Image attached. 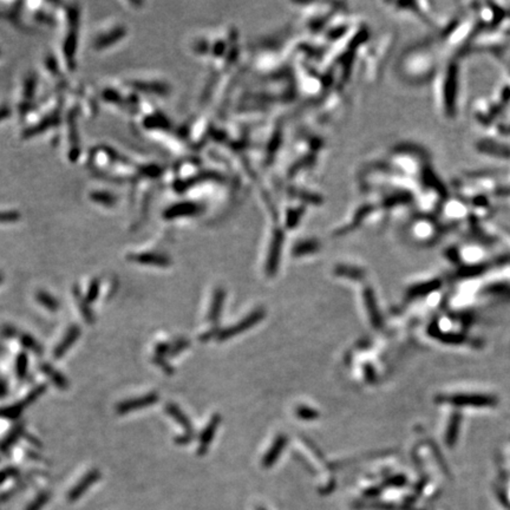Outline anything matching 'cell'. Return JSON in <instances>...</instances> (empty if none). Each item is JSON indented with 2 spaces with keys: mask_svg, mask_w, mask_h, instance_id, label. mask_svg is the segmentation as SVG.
I'll list each match as a JSON object with an SVG mask.
<instances>
[{
  "mask_svg": "<svg viewBox=\"0 0 510 510\" xmlns=\"http://www.w3.org/2000/svg\"><path fill=\"white\" fill-rule=\"evenodd\" d=\"M220 424V416L215 415L214 417L210 419L209 423L207 424V426L204 427V430L202 431V435L200 437V447H198V453L200 455H203L206 453L208 448H209L210 443H212L214 438V433L218 430Z\"/></svg>",
  "mask_w": 510,
  "mask_h": 510,
  "instance_id": "ba28073f",
  "label": "cell"
},
{
  "mask_svg": "<svg viewBox=\"0 0 510 510\" xmlns=\"http://www.w3.org/2000/svg\"><path fill=\"white\" fill-rule=\"evenodd\" d=\"M439 285H441L439 281L435 280V281H430V283H422V285H418V286H413L412 288L410 289L409 294L411 295V297H422V295L429 294L430 292L437 289Z\"/></svg>",
  "mask_w": 510,
  "mask_h": 510,
  "instance_id": "ac0fdd59",
  "label": "cell"
},
{
  "mask_svg": "<svg viewBox=\"0 0 510 510\" xmlns=\"http://www.w3.org/2000/svg\"><path fill=\"white\" fill-rule=\"evenodd\" d=\"M90 198L96 203L108 207L113 206L116 202V198L109 192H93L90 194Z\"/></svg>",
  "mask_w": 510,
  "mask_h": 510,
  "instance_id": "ffe728a7",
  "label": "cell"
},
{
  "mask_svg": "<svg viewBox=\"0 0 510 510\" xmlns=\"http://www.w3.org/2000/svg\"><path fill=\"white\" fill-rule=\"evenodd\" d=\"M297 415L299 418L307 419V421H311V419H314L318 417V412H316L315 410L311 409V407H307V406L299 407V409L297 410Z\"/></svg>",
  "mask_w": 510,
  "mask_h": 510,
  "instance_id": "4316f807",
  "label": "cell"
},
{
  "mask_svg": "<svg viewBox=\"0 0 510 510\" xmlns=\"http://www.w3.org/2000/svg\"><path fill=\"white\" fill-rule=\"evenodd\" d=\"M56 122H57V117H56V116L46 117V118L44 119V121H42V123H39V124L37 125V127H33V128L28 129V130L26 131L25 135L28 137V136H33V135L39 134V133H38V131H42V130H44V129H46V128H48V129L51 128L52 125L56 124Z\"/></svg>",
  "mask_w": 510,
  "mask_h": 510,
  "instance_id": "44dd1931",
  "label": "cell"
},
{
  "mask_svg": "<svg viewBox=\"0 0 510 510\" xmlns=\"http://www.w3.org/2000/svg\"><path fill=\"white\" fill-rule=\"evenodd\" d=\"M364 301L366 305V309L368 311V315H370L371 322L374 327H380L382 326V316H380L379 310H378L376 298H374L373 292L371 288H365L364 289Z\"/></svg>",
  "mask_w": 510,
  "mask_h": 510,
  "instance_id": "9c48e42d",
  "label": "cell"
},
{
  "mask_svg": "<svg viewBox=\"0 0 510 510\" xmlns=\"http://www.w3.org/2000/svg\"><path fill=\"white\" fill-rule=\"evenodd\" d=\"M73 294H75V298L76 300H77V305H78V309L79 311H81L82 315H83V318L86 320L89 324H92L93 320H95V316H93V313L91 309L89 307V303L86 301V299H85V297L83 298L81 295V292H79V289L76 287L75 289H73Z\"/></svg>",
  "mask_w": 510,
  "mask_h": 510,
  "instance_id": "2e32d148",
  "label": "cell"
},
{
  "mask_svg": "<svg viewBox=\"0 0 510 510\" xmlns=\"http://www.w3.org/2000/svg\"><path fill=\"white\" fill-rule=\"evenodd\" d=\"M36 299L42 306L48 309L49 311H52V312H55V311L59 309V303H58V300H56V299L52 297L51 294H49V293L44 291L37 292Z\"/></svg>",
  "mask_w": 510,
  "mask_h": 510,
  "instance_id": "d6986e66",
  "label": "cell"
},
{
  "mask_svg": "<svg viewBox=\"0 0 510 510\" xmlns=\"http://www.w3.org/2000/svg\"><path fill=\"white\" fill-rule=\"evenodd\" d=\"M502 202L510 204V169L503 174L502 182Z\"/></svg>",
  "mask_w": 510,
  "mask_h": 510,
  "instance_id": "484cf974",
  "label": "cell"
},
{
  "mask_svg": "<svg viewBox=\"0 0 510 510\" xmlns=\"http://www.w3.org/2000/svg\"><path fill=\"white\" fill-rule=\"evenodd\" d=\"M34 85H36L34 78H31L30 81H28V83L26 84V91H25V93H26V96H28V97H31V96H32V92H33V90H34Z\"/></svg>",
  "mask_w": 510,
  "mask_h": 510,
  "instance_id": "4dcf8cb0",
  "label": "cell"
},
{
  "mask_svg": "<svg viewBox=\"0 0 510 510\" xmlns=\"http://www.w3.org/2000/svg\"><path fill=\"white\" fill-rule=\"evenodd\" d=\"M474 149L481 157L510 164V139L483 134L475 141Z\"/></svg>",
  "mask_w": 510,
  "mask_h": 510,
  "instance_id": "3957f363",
  "label": "cell"
},
{
  "mask_svg": "<svg viewBox=\"0 0 510 510\" xmlns=\"http://www.w3.org/2000/svg\"><path fill=\"white\" fill-rule=\"evenodd\" d=\"M286 444H287V438L285 437V436H279V437L275 439V442L273 443V445H272V448L268 450V453H266V456L263 457V459H262L263 467L265 468L272 467V465L277 462V459L279 458L281 451L285 449Z\"/></svg>",
  "mask_w": 510,
  "mask_h": 510,
  "instance_id": "30bf717a",
  "label": "cell"
},
{
  "mask_svg": "<svg viewBox=\"0 0 510 510\" xmlns=\"http://www.w3.org/2000/svg\"><path fill=\"white\" fill-rule=\"evenodd\" d=\"M40 368H42V371L44 372V373H45L46 376L50 378V380H51V382L54 383L58 389H60V390L67 389V386H69L67 379L60 373V372L55 370L54 366H51L50 364H46L45 363V364H42Z\"/></svg>",
  "mask_w": 510,
  "mask_h": 510,
  "instance_id": "5bb4252c",
  "label": "cell"
},
{
  "mask_svg": "<svg viewBox=\"0 0 510 510\" xmlns=\"http://www.w3.org/2000/svg\"><path fill=\"white\" fill-rule=\"evenodd\" d=\"M166 410H167V412H168L169 415L171 416V417L174 418L175 421H176L177 423L180 424L187 432H189L190 435H192L193 433L192 423H190V421L187 418V416L182 412V410L178 409L177 405H175V404H172V403L167 404Z\"/></svg>",
  "mask_w": 510,
  "mask_h": 510,
  "instance_id": "4fadbf2b",
  "label": "cell"
},
{
  "mask_svg": "<svg viewBox=\"0 0 510 510\" xmlns=\"http://www.w3.org/2000/svg\"><path fill=\"white\" fill-rule=\"evenodd\" d=\"M157 400H158V395L155 394V392H151V394L142 396V397H140V398H135V399H128L125 401H122V403H119L118 405H117L116 410H117V412L121 413V415H124V413L136 411V410H141V409H144V407L150 406V405H152V404L156 403Z\"/></svg>",
  "mask_w": 510,
  "mask_h": 510,
  "instance_id": "5b68a950",
  "label": "cell"
},
{
  "mask_svg": "<svg viewBox=\"0 0 510 510\" xmlns=\"http://www.w3.org/2000/svg\"><path fill=\"white\" fill-rule=\"evenodd\" d=\"M20 219V214L14 210L10 212H0V222H16Z\"/></svg>",
  "mask_w": 510,
  "mask_h": 510,
  "instance_id": "f1b7e54d",
  "label": "cell"
},
{
  "mask_svg": "<svg viewBox=\"0 0 510 510\" xmlns=\"http://www.w3.org/2000/svg\"><path fill=\"white\" fill-rule=\"evenodd\" d=\"M196 210H198V208H196L195 204L190 203V202H182V203H177L175 206L168 208L164 212V216H166V219H175L178 218V216L192 215Z\"/></svg>",
  "mask_w": 510,
  "mask_h": 510,
  "instance_id": "7c38bea8",
  "label": "cell"
},
{
  "mask_svg": "<svg viewBox=\"0 0 510 510\" xmlns=\"http://www.w3.org/2000/svg\"><path fill=\"white\" fill-rule=\"evenodd\" d=\"M20 432H22V427H16V429L13 430L12 432H11V435L8 436V437L5 439L4 442H2V444L5 445V447H8V445H12L14 442L17 441V438H18V435H20Z\"/></svg>",
  "mask_w": 510,
  "mask_h": 510,
  "instance_id": "f546056e",
  "label": "cell"
},
{
  "mask_svg": "<svg viewBox=\"0 0 510 510\" xmlns=\"http://www.w3.org/2000/svg\"><path fill=\"white\" fill-rule=\"evenodd\" d=\"M263 315H265V312H263L262 310L253 311V312H252L251 314L247 316V318L242 319L239 324H236V325H234V326H230L229 328H226V330L221 331L218 336L219 340H226L228 338H231V337H234V336H237V334L242 333L243 331L248 330V328L254 326L255 324H257V322H259L263 318Z\"/></svg>",
  "mask_w": 510,
  "mask_h": 510,
  "instance_id": "277c9868",
  "label": "cell"
},
{
  "mask_svg": "<svg viewBox=\"0 0 510 510\" xmlns=\"http://www.w3.org/2000/svg\"><path fill=\"white\" fill-rule=\"evenodd\" d=\"M20 341H22V344L24 345V347L31 350L32 352H34L37 354L42 353V347H40V345L38 344L36 340L32 338L31 336L24 334V336H22V338H20Z\"/></svg>",
  "mask_w": 510,
  "mask_h": 510,
  "instance_id": "603a6c76",
  "label": "cell"
},
{
  "mask_svg": "<svg viewBox=\"0 0 510 510\" xmlns=\"http://www.w3.org/2000/svg\"><path fill=\"white\" fill-rule=\"evenodd\" d=\"M131 261L142 263L146 266H156V267H168L170 265V259L163 254L158 253H141L133 254L129 256Z\"/></svg>",
  "mask_w": 510,
  "mask_h": 510,
  "instance_id": "8992f818",
  "label": "cell"
},
{
  "mask_svg": "<svg viewBox=\"0 0 510 510\" xmlns=\"http://www.w3.org/2000/svg\"><path fill=\"white\" fill-rule=\"evenodd\" d=\"M461 56H450L438 67L433 84L436 109L447 122H455L461 115L465 97V77Z\"/></svg>",
  "mask_w": 510,
  "mask_h": 510,
  "instance_id": "6da1fadb",
  "label": "cell"
},
{
  "mask_svg": "<svg viewBox=\"0 0 510 510\" xmlns=\"http://www.w3.org/2000/svg\"><path fill=\"white\" fill-rule=\"evenodd\" d=\"M439 399L443 403L445 401L465 410L492 409L497 404V399L494 395L479 391H468V390H463L462 392H457V394L442 396Z\"/></svg>",
  "mask_w": 510,
  "mask_h": 510,
  "instance_id": "7a4b0ae2",
  "label": "cell"
},
{
  "mask_svg": "<svg viewBox=\"0 0 510 510\" xmlns=\"http://www.w3.org/2000/svg\"><path fill=\"white\" fill-rule=\"evenodd\" d=\"M365 373H366V378H368V380H370V382H372V380L376 378V376H374V372H373V370H372L371 366H368V368L366 366Z\"/></svg>",
  "mask_w": 510,
  "mask_h": 510,
  "instance_id": "d6a6232c",
  "label": "cell"
},
{
  "mask_svg": "<svg viewBox=\"0 0 510 510\" xmlns=\"http://www.w3.org/2000/svg\"><path fill=\"white\" fill-rule=\"evenodd\" d=\"M11 115V110L7 107H1L0 108V121L7 118Z\"/></svg>",
  "mask_w": 510,
  "mask_h": 510,
  "instance_id": "1f68e13d",
  "label": "cell"
},
{
  "mask_svg": "<svg viewBox=\"0 0 510 510\" xmlns=\"http://www.w3.org/2000/svg\"><path fill=\"white\" fill-rule=\"evenodd\" d=\"M125 33H127V31H125L124 28H116L115 30L108 32V33H105V34H102V36L99 37L97 40H96V43H95L96 49L97 50L107 49L108 46L113 45V44H115L118 42V40H121L122 38L125 36Z\"/></svg>",
  "mask_w": 510,
  "mask_h": 510,
  "instance_id": "8fae6325",
  "label": "cell"
},
{
  "mask_svg": "<svg viewBox=\"0 0 510 510\" xmlns=\"http://www.w3.org/2000/svg\"><path fill=\"white\" fill-rule=\"evenodd\" d=\"M224 300L225 291L222 288H218L215 293H214L212 306H210L209 311V320L212 322H216V320H219L220 314H221L222 305H224Z\"/></svg>",
  "mask_w": 510,
  "mask_h": 510,
  "instance_id": "9a60e30c",
  "label": "cell"
},
{
  "mask_svg": "<svg viewBox=\"0 0 510 510\" xmlns=\"http://www.w3.org/2000/svg\"><path fill=\"white\" fill-rule=\"evenodd\" d=\"M26 368H28V358H26V356L24 353H22L18 356V358H17V363H16L17 376H18L20 379L25 377Z\"/></svg>",
  "mask_w": 510,
  "mask_h": 510,
  "instance_id": "d4e9b609",
  "label": "cell"
},
{
  "mask_svg": "<svg viewBox=\"0 0 510 510\" xmlns=\"http://www.w3.org/2000/svg\"><path fill=\"white\" fill-rule=\"evenodd\" d=\"M25 406H28V405H26L24 401H22V403L14 404V405L6 407V409L0 410V415H1V417L16 418V417H18L20 413H22V411L24 410Z\"/></svg>",
  "mask_w": 510,
  "mask_h": 510,
  "instance_id": "7402d4cb",
  "label": "cell"
},
{
  "mask_svg": "<svg viewBox=\"0 0 510 510\" xmlns=\"http://www.w3.org/2000/svg\"><path fill=\"white\" fill-rule=\"evenodd\" d=\"M98 293H99V283H98V280H93L92 283H90L89 289H87V293H86V297H85L87 303H92V301H95L98 297Z\"/></svg>",
  "mask_w": 510,
  "mask_h": 510,
  "instance_id": "83f0119b",
  "label": "cell"
},
{
  "mask_svg": "<svg viewBox=\"0 0 510 510\" xmlns=\"http://www.w3.org/2000/svg\"><path fill=\"white\" fill-rule=\"evenodd\" d=\"M79 336H81V328H79V326L70 327L69 330H67V333L64 336V338L61 339V341L55 348V358H61V357L69 351V348L77 341Z\"/></svg>",
  "mask_w": 510,
  "mask_h": 510,
  "instance_id": "52a82bcc",
  "label": "cell"
},
{
  "mask_svg": "<svg viewBox=\"0 0 510 510\" xmlns=\"http://www.w3.org/2000/svg\"><path fill=\"white\" fill-rule=\"evenodd\" d=\"M135 89H139L144 92H152L157 95H164L169 91V87L162 83H145V82H135Z\"/></svg>",
  "mask_w": 510,
  "mask_h": 510,
  "instance_id": "e0dca14e",
  "label": "cell"
},
{
  "mask_svg": "<svg viewBox=\"0 0 510 510\" xmlns=\"http://www.w3.org/2000/svg\"><path fill=\"white\" fill-rule=\"evenodd\" d=\"M337 273H338V275H341V277L351 278V279H362V278L364 277L363 272L360 271V269L352 267H339L337 269Z\"/></svg>",
  "mask_w": 510,
  "mask_h": 510,
  "instance_id": "cb8c5ba5",
  "label": "cell"
}]
</instances>
